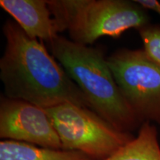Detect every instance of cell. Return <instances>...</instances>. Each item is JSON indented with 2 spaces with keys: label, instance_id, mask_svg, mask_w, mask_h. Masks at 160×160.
<instances>
[{
  "label": "cell",
  "instance_id": "6da1fadb",
  "mask_svg": "<svg viewBox=\"0 0 160 160\" xmlns=\"http://www.w3.org/2000/svg\"><path fill=\"white\" fill-rule=\"evenodd\" d=\"M6 45L0 59L5 97L42 108L73 103L91 109L87 98L38 39L29 37L15 21L2 27Z\"/></svg>",
  "mask_w": 160,
  "mask_h": 160
},
{
  "label": "cell",
  "instance_id": "7a4b0ae2",
  "mask_svg": "<svg viewBox=\"0 0 160 160\" xmlns=\"http://www.w3.org/2000/svg\"><path fill=\"white\" fill-rule=\"evenodd\" d=\"M52 56L87 98L91 109L120 131L142 122L116 82L103 51L58 35L47 43Z\"/></svg>",
  "mask_w": 160,
  "mask_h": 160
},
{
  "label": "cell",
  "instance_id": "3957f363",
  "mask_svg": "<svg viewBox=\"0 0 160 160\" xmlns=\"http://www.w3.org/2000/svg\"><path fill=\"white\" fill-rule=\"evenodd\" d=\"M59 33L68 31L71 40L87 45L102 37L117 39L131 28L148 25L147 10L125 0H47Z\"/></svg>",
  "mask_w": 160,
  "mask_h": 160
},
{
  "label": "cell",
  "instance_id": "277c9868",
  "mask_svg": "<svg viewBox=\"0 0 160 160\" xmlns=\"http://www.w3.org/2000/svg\"><path fill=\"white\" fill-rule=\"evenodd\" d=\"M62 149L77 151L93 160H105L134 139L88 108L63 103L45 108Z\"/></svg>",
  "mask_w": 160,
  "mask_h": 160
},
{
  "label": "cell",
  "instance_id": "5b68a950",
  "mask_svg": "<svg viewBox=\"0 0 160 160\" xmlns=\"http://www.w3.org/2000/svg\"><path fill=\"white\" fill-rule=\"evenodd\" d=\"M116 82L142 122L160 125V67L143 49H121L107 58Z\"/></svg>",
  "mask_w": 160,
  "mask_h": 160
},
{
  "label": "cell",
  "instance_id": "8992f818",
  "mask_svg": "<svg viewBox=\"0 0 160 160\" xmlns=\"http://www.w3.org/2000/svg\"><path fill=\"white\" fill-rule=\"evenodd\" d=\"M0 137L53 149H62L45 108L24 100H0Z\"/></svg>",
  "mask_w": 160,
  "mask_h": 160
},
{
  "label": "cell",
  "instance_id": "52a82bcc",
  "mask_svg": "<svg viewBox=\"0 0 160 160\" xmlns=\"http://www.w3.org/2000/svg\"><path fill=\"white\" fill-rule=\"evenodd\" d=\"M0 6L32 39L48 43L59 35L47 0H1Z\"/></svg>",
  "mask_w": 160,
  "mask_h": 160
},
{
  "label": "cell",
  "instance_id": "ba28073f",
  "mask_svg": "<svg viewBox=\"0 0 160 160\" xmlns=\"http://www.w3.org/2000/svg\"><path fill=\"white\" fill-rule=\"evenodd\" d=\"M0 160H93L77 151L53 149L13 140L0 142Z\"/></svg>",
  "mask_w": 160,
  "mask_h": 160
},
{
  "label": "cell",
  "instance_id": "9c48e42d",
  "mask_svg": "<svg viewBox=\"0 0 160 160\" xmlns=\"http://www.w3.org/2000/svg\"><path fill=\"white\" fill-rule=\"evenodd\" d=\"M105 160H160V145L155 125L145 122L137 137Z\"/></svg>",
  "mask_w": 160,
  "mask_h": 160
},
{
  "label": "cell",
  "instance_id": "30bf717a",
  "mask_svg": "<svg viewBox=\"0 0 160 160\" xmlns=\"http://www.w3.org/2000/svg\"><path fill=\"white\" fill-rule=\"evenodd\" d=\"M142 40L144 51L160 67V25H148L138 30Z\"/></svg>",
  "mask_w": 160,
  "mask_h": 160
},
{
  "label": "cell",
  "instance_id": "8fae6325",
  "mask_svg": "<svg viewBox=\"0 0 160 160\" xmlns=\"http://www.w3.org/2000/svg\"><path fill=\"white\" fill-rule=\"evenodd\" d=\"M139 4L146 10H151L160 15V3L156 0H136Z\"/></svg>",
  "mask_w": 160,
  "mask_h": 160
}]
</instances>
